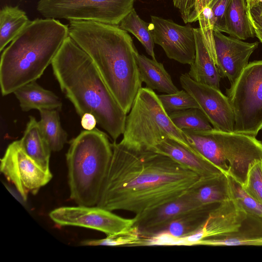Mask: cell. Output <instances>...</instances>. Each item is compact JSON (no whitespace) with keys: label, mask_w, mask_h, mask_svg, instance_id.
<instances>
[{"label":"cell","mask_w":262,"mask_h":262,"mask_svg":"<svg viewBox=\"0 0 262 262\" xmlns=\"http://www.w3.org/2000/svg\"><path fill=\"white\" fill-rule=\"evenodd\" d=\"M195 38V56L188 72L194 80L220 89L221 76L203 37L200 28H193Z\"/></svg>","instance_id":"cell-18"},{"label":"cell","mask_w":262,"mask_h":262,"mask_svg":"<svg viewBox=\"0 0 262 262\" xmlns=\"http://www.w3.org/2000/svg\"><path fill=\"white\" fill-rule=\"evenodd\" d=\"M212 0H196L194 11L190 19V23L198 20L200 12L206 6H208Z\"/></svg>","instance_id":"cell-38"},{"label":"cell","mask_w":262,"mask_h":262,"mask_svg":"<svg viewBox=\"0 0 262 262\" xmlns=\"http://www.w3.org/2000/svg\"><path fill=\"white\" fill-rule=\"evenodd\" d=\"M69 35L91 57L114 97L128 113L143 82L139 53L127 32L119 25L72 20Z\"/></svg>","instance_id":"cell-2"},{"label":"cell","mask_w":262,"mask_h":262,"mask_svg":"<svg viewBox=\"0 0 262 262\" xmlns=\"http://www.w3.org/2000/svg\"><path fill=\"white\" fill-rule=\"evenodd\" d=\"M119 25L120 28L135 35L143 45L146 53L152 59L156 60L154 52L155 42L150 23L142 20L133 8Z\"/></svg>","instance_id":"cell-27"},{"label":"cell","mask_w":262,"mask_h":262,"mask_svg":"<svg viewBox=\"0 0 262 262\" xmlns=\"http://www.w3.org/2000/svg\"><path fill=\"white\" fill-rule=\"evenodd\" d=\"M226 94L234 113V132L256 137L262 129V60L249 63Z\"/></svg>","instance_id":"cell-7"},{"label":"cell","mask_w":262,"mask_h":262,"mask_svg":"<svg viewBox=\"0 0 262 262\" xmlns=\"http://www.w3.org/2000/svg\"><path fill=\"white\" fill-rule=\"evenodd\" d=\"M69 36V26L56 19L31 21L1 54L2 95L39 78Z\"/></svg>","instance_id":"cell-4"},{"label":"cell","mask_w":262,"mask_h":262,"mask_svg":"<svg viewBox=\"0 0 262 262\" xmlns=\"http://www.w3.org/2000/svg\"><path fill=\"white\" fill-rule=\"evenodd\" d=\"M135 0H39L37 10L45 18L86 20L118 25Z\"/></svg>","instance_id":"cell-8"},{"label":"cell","mask_w":262,"mask_h":262,"mask_svg":"<svg viewBox=\"0 0 262 262\" xmlns=\"http://www.w3.org/2000/svg\"><path fill=\"white\" fill-rule=\"evenodd\" d=\"M172 2L174 7L179 10L184 22L190 23L196 0H172Z\"/></svg>","instance_id":"cell-35"},{"label":"cell","mask_w":262,"mask_h":262,"mask_svg":"<svg viewBox=\"0 0 262 262\" xmlns=\"http://www.w3.org/2000/svg\"><path fill=\"white\" fill-rule=\"evenodd\" d=\"M230 0H212L208 6L211 8L214 18L213 31L227 33L226 12Z\"/></svg>","instance_id":"cell-34"},{"label":"cell","mask_w":262,"mask_h":262,"mask_svg":"<svg viewBox=\"0 0 262 262\" xmlns=\"http://www.w3.org/2000/svg\"><path fill=\"white\" fill-rule=\"evenodd\" d=\"M158 97L165 112L168 114L191 108H200L194 98L185 90L172 94H164Z\"/></svg>","instance_id":"cell-31"},{"label":"cell","mask_w":262,"mask_h":262,"mask_svg":"<svg viewBox=\"0 0 262 262\" xmlns=\"http://www.w3.org/2000/svg\"><path fill=\"white\" fill-rule=\"evenodd\" d=\"M251 20L262 29V3L249 9Z\"/></svg>","instance_id":"cell-36"},{"label":"cell","mask_w":262,"mask_h":262,"mask_svg":"<svg viewBox=\"0 0 262 262\" xmlns=\"http://www.w3.org/2000/svg\"><path fill=\"white\" fill-rule=\"evenodd\" d=\"M39 112V125L51 150H61L68 141V135L61 124L59 111L43 109Z\"/></svg>","instance_id":"cell-26"},{"label":"cell","mask_w":262,"mask_h":262,"mask_svg":"<svg viewBox=\"0 0 262 262\" xmlns=\"http://www.w3.org/2000/svg\"><path fill=\"white\" fill-rule=\"evenodd\" d=\"M150 28L155 43L160 46L167 56L181 63L191 65L195 56L193 28L182 26L171 19L151 16Z\"/></svg>","instance_id":"cell-12"},{"label":"cell","mask_w":262,"mask_h":262,"mask_svg":"<svg viewBox=\"0 0 262 262\" xmlns=\"http://www.w3.org/2000/svg\"><path fill=\"white\" fill-rule=\"evenodd\" d=\"M13 93L24 112L43 109L60 111L62 106L61 100L58 96L41 86L36 81L23 85Z\"/></svg>","instance_id":"cell-20"},{"label":"cell","mask_w":262,"mask_h":262,"mask_svg":"<svg viewBox=\"0 0 262 262\" xmlns=\"http://www.w3.org/2000/svg\"><path fill=\"white\" fill-rule=\"evenodd\" d=\"M213 36L217 70L221 77L227 78L232 84L248 64L259 42H247L216 31H213Z\"/></svg>","instance_id":"cell-14"},{"label":"cell","mask_w":262,"mask_h":262,"mask_svg":"<svg viewBox=\"0 0 262 262\" xmlns=\"http://www.w3.org/2000/svg\"><path fill=\"white\" fill-rule=\"evenodd\" d=\"M243 187L262 205V160L256 161L250 165Z\"/></svg>","instance_id":"cell-33"},{"label":"cell","mask_w":262,"mask_h":262,"mask_svg":"<svg viewBox=\"0 0 262 262\" xmlns=\"http://www.w3.org/2000/svg\"><path fill=\"white\" fill-rule=\"evenodd\" d=\"M153 151L168 156L202 179L224 173L209 161L170 138H166L157 145Z\"/></svg>","instance_id":"cell-16"},{"label":"cell","mask_w":262,"mask_h":262,"mask_svg":"<svg viewBox=\"0 0 262 262\" xmlns=\"http://www.w3.org/2000/svg\"><path fill=\"white\" fill-rule=\"evenodd\" d=\"M137 61L141 81L146 84V88L165 94L179 91L162 63L139 53Z\"/></svg>","instance_id":"cell-22"},{"label":"cell","mask_w":262,"mask_h":262,"mask_svg":"<svg viewBox=\"0 0 262 262\" xmlns=\"http://www.w3.org/2000/svg\"><path fill=\"white\" fill-rule=\"evenodd\" d=\"M50 218L60 226L86 228L111 235L133 227L135 219L121 217L97 206H63L52 210Z\"/></svg>","instance_id":"cell-10"},{"label":"cell","mask_w":262,"mask_h":262,"mask_svg":"<svg viewBox=\"0 0 262 262\" xmlns=\"http://www.w3.org/2000/svg\"><path fill=\"white\" fill-rule=\"evenodd\" d=\"M182 88L196 100L213 128L233 132L234 116L227 96L220 89L193 80L188 73L180 77Z\"/></svg>","instance_id":"cell-11"},{"label":"cell","mask_w":262,"mask_h":262,"mask_svg":"<svg viewBox=\"0 0 262 262\" xmlns=\"http://www.w3.org/2000/svg\"><path fill=\"white\" fill-rule=\"evenodd\" d=\"M25 152L40 167L50 172V147L40 130L38 121L30 116L21 139L19 140Z\"/></svg>","instance_id":"cell-21"},{"label":"cell","mask_w":262,"mask_h":262,"mask_svg":"<svg viewBox=\"0 0 262 262\" xmlns=\"http://www.w3.org/2000/svg\"><path fill=\"white\" fill-rule=\"evenodd\" d=\"M60 88L80 117L95 116L97 123L116 141L124 131L126 113L116 101L91 57L70 37L52 63Z\"/></svg>","instance_id":"cell-3"},{"label":"cell","mask_w":262,"mask_h":262,"mask_svg":"<svg viewBox=\"0 0 262 262\" xmlns=\"http://www.w3.org/2000/svg\"><path fill=\"white\" fill-rule=\"evenodd\" d=\"M262 246V219L249 215L235 232L201 241L198 245Z\"/></svg>","instance_id":"cell-19"},{"label":"cell","mask_w":262,"mask_h":262,"mask_svg":"<svg viewBox=\"0 0 262 262\" xmlns=\"http://www.w3.org/2000/svg\"><path fill=\"white\" fill-rule=\"evenodd\" d=\"M227 34L241 40L256 36L246 0H230L226 12Z\"/></svg>","instance_id":"cell-24"},{"label":"cell","mask_w":262,"mask_h":262,"mask_svg":"<svg viewBox=\"0 0 262 262\" xmlns=\"http://www.w3.org/2000/svg\"><path fill=\"white\" fill-rule=\"evenodd\" d=\"M188 191L200 206L231 199L228 175L225 173L209 178H201Z\"/></svg>","instance_id":"cell-23"},{"label":"cell","mask_w":262,"mask_h":262,"mask_svg":"<svg viewBox=\"0 0 262 262\" xmlns=\"http://www.w3.org/2000/svg\"><path fill=\"white\" fill-rule=\"evenodd\" d=\"M228 179L231 199L247 214L262 219V205L232 177L228 175Z\"/></svg>","instance_id":"cell-29"},{"label":"cell","mask_w":262,"mask_h":262,"mask_svg":"<svg viewBox=\"0 0 262 262\" xmlns=\"http://www.w3.org/2000/svg\"><path fill=\"white\" fill-rule=\"evenodd\" d=\"M248 9L251 8L254 5L262 3V0H246Z\"/></svg>","instance_id":"cell-40"},{"label":"cell","mask_w":262,"mask_h":262,"mask_svg":"<svg viewBox=\"0 0 262 262\" xmlns=\"http://www.w3.org/2000/svg\"><path fill=\"white\" fill-rule=\"evenodd\" d=\"M97 123L94 115L91 113H85L81 117V125L84 130H92L95 128Z\"/></svg>","instance_id":"cell-37"},{"label":"cell","mask_w":262,"mask_h":262,"mask_svg":"<svg viewBox=\"0 0 262 262\" xmlns=\"http://www.w3.org/2000/svg\"><path fill=\"white\" fill-rule=\"evenodd\" d=\"M218 204L202 205L184 212L164 226L155 236H165L167 237V245H171L173 241L186 237L196 231Z\"/></svg>","instance_id":"cell-17"},{"label":"cell","mask_w":262,"mask_h":262,"mask_svg":"<svg viewBox=\"0 0 262 262\" xmlns=\"http://www.w3.org/2000/svg\"><path fill=\"white\" fill-rule=\"evenodd\" d=\"M199 22L205 45L216 66L215 43L213 36L214 18L212 11L208 5L204 7L198 15Z\"/></svg>","instance_id":"cell-32"},{"label":"cell","mask_w":262,"mask_h":262,"mask_svg":"<svg viewBox=\"0 0 262 262\" xmlns=\"http://www.w3.org/2000/svg\"><path fill=\"white\" fill-rule=\"evenodd\" d=\"M0 170L24 201L29 194H36L52 178L51 171L44 170L25 152L19 140L8 146L1 159Z\"/></svg>","instance_id":"cell-9"},{"label":"cell","mask_w":262,"mask_h":262,"mask_svg":"<svg viewBox=\"0 0 262 262\" xmlns=\"http://www.w3.org/2000/svg\"><path fill=\"white\" fill-rule=\"evenodd\" d=\"M166 138L193 151L184 133L171 121L154 90L141 88L126 117L123 138L119 143L134 150L153 151Z\"/></svg>","instance_id":"cell-6"},{"label":"cell","mask_w":262,"mask_h":262,"mask_svg":"<svg viewBox=\"0 0 262 262\" xmlns=\"http://www.w3.org/2000/svg\"><path fill=\"white\" fill-rule=\"evenodd\" d=\"M174 125L181 130H206L213 128L204 113L198 108L172 112L168 114Z\"/></svg>","instance_id":"cell-28"},{"label":"cell","mask_w":262,"mask_h":262,"mask_svg":"<svg viewBox=\"0 0 262 262\" xmlns=\"http://www.w3.org/2000/svg\"><path fill=\"white\" fill-rule=\"evenodd\" d=\"M69 144L66 161L70 198L78 205L96 206L111 161L112 143L95 128L81 131Z\"/></svg>","instance_id":"cell-5"},{"label":"cell","mask_w":262,"mask_h":262,"mask_svg":"<svg viewBox=\"0 0 262 262\" xmlns=\"http://www.w3.org/2000/svg\"><path fill=\"white\" fill-rule=\"evenodd\" d=\"M198 206L200 205L188 191L172 201L136 214L134 225L138 228L142 238H149L178 215Z\"/></svg>","instance_id":"cell-15"},{"label":"cell","mask_w":262,"mask_h":262,"mask_svg":"<svg viewBox=\"0 0 262 262\" xmlns=\"http://www.w3.org/2000/svg\"><path fill=\"white\" fill-rule=\"evenodd\" d=\"M30 21L26 12L18 7H3L0 11V51L2 52Z\"/></svg>","instance_id":"cell-25"},{"label":"cell","mask_w":262,"mask_h":262,"mask_svg":"<svg viewBox=\"0 0 262 262\" xmlns=\"http://www.w3.org/2000/svg\"><path fill=\"white\" fill-rule=\"evenodd\" d=\"M97 206L142 213L187 192L201 179L167 156L114 141Z\"/></svg>","instance_id":"cell-1"},{"label":"cell","mask_w":262,"mask_h":262,"mask_svg":"<svg viewBox=\"0 0 262 262\" xmlns=\"http://www.w3.org/2000/svg\"><path fill=\"white\" fill-rule=\"evenodd\" d=\"M142 238L138 228L134 225L128 229L115 234L107 235L104 238L82 241V246H120L142 245Z\"/></svg>","instance_id":"cell-30"},{"label":"cell","mask_w":262,"mask_h":262,"mask_svg":"<svg viewBox=\"0 0 262 262\" xmlns=\"http://www.w3.org/2000/svg\"><path fill=\"white\" fill-rule=\"evenodd\" d=\"M252 21V20H251ZM252 22L253 27L255 30L256 36L259 39L260 42L262 43V29L259 28L256 24L254 22Z\"/></svg>","instance_id":"cell-39"},{"label":"cell","mask_w":262,"mask_h":262,"mask_svg":"<svg viewBox=\"0 0 262 262\" xmlns=\"http://www.w3.org/2000/svg\"><path fill=\"white\" fill-rule=\"evenodd\" d=\"M248 216L232 200L219 203L195 232L174 240L173 245H198L202 240L237 231Z\"/></svg>","instance_id":"cell-13"},{"label":"cell","mask_w":262,"mask_h":262,"mask_svg":"<svg viewBox=\"0 0 262 262\" xmlns=\"http://www.w3.org/2000/svg\"><path fill=\"white\" fill-rule=\"evenodd\" d=\"M261 142H262V141H261Z\"/></svg>","instance_id":"cell-41"}]
</instances>
